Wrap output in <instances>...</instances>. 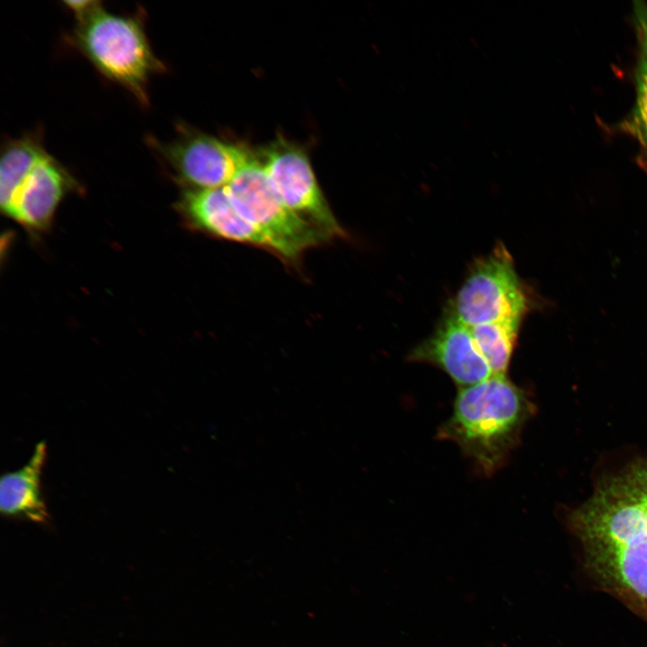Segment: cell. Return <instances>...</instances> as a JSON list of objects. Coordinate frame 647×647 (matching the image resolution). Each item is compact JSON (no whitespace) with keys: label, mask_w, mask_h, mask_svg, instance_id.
Returning <instances> with one entry per match:
<instances>
[{"label":"cell","mask_w":647,"mask_h":647,"mask_svg":"<svg viewBox=\"0 0 647 647\" xmlns=\"http://www.w3.org/2000/svg\"><path fill=\"white\" fill-rule=\"evenodd\" d=\"M81 190L74 175L46 151L22 176L2 211L29 232L42 233L49 228L62 200Z\"/></svg>","instance_id":"8"},{"label":"cell","mask_w":647,"mask_h":647,"mask_svg":"<svg viewBox=\"0 0 647 647\" xmlns=\"http://www.w3.org/2000/svg\"><path fill=\"white\" fill-rule=\"evenodd\" d=\"M523 319H505L470 326L474 343L493 376L507 375Z\"/></svg>","instance_id":"12"},{"label":"cell","mask_w":647,"mask_h":647,"mask_svg":"<svg viewBox=\"0 0 647 647\" xmlns=\"http://www.w3.org/2000/svg\"><path fill=\"white\" fill-rule=\"evenodd\" d=\"M235 208L274 244L277 256L289 264L307 249L329 239L282 202L254 152L224 187Z\"/></svg>","instance_id":"4"},{"label":"cell","mask_w":647,"mask_h":647,"mask_svg":"<svg viewBox=\"0 0 647 647\" xmlns=\"http://www.w3.org/2000/svg\"><path fill=\"white\" fill-rule=\"evenodd\" d=\"M46 151L37 133L8 139L4 144L0 160L1 209L8 204L24 173Z\"/></svg>","instance_id":"13"},{"label":"cell","mask_w":647,"mask_h":647,"mask_svg":"<svg viewBox=\"0 0 647 647\" xmlns=\"http://www.w3.org/2000/svg\"><path fill=\"white\" fill-rule=\"evenodd\" d=\"M101 2L99 1H66L64 2V4L66 8L71 11L75 16V19H78L90 12L92 9H93L95 6H97Z\"/></svg>","instance_id":"15"},{"label":"cell","mask_w":647,"mask_h":647,"mask_svg":"<svg viewBox=\"0 0 647 647\" xmlns=\"http://www.w3.org/2000/svg\"><path fill=\"white\" fill-rule=\"evenodd\" d=\"M407 359L440 368L459 388L493 376L474 343L470 327L448 308L432 333L416 345Z\"/></svg>","instance_id":"9"},{"label":"cell","mask_w":647,"mask_h":647,"mask_svg":"<svg viewBox=\"0 0 647 647\" xmlns=\"http://www.w3.org/2000/svg\"><path fill=\"white\" fill-rule=\"evenodd\" d=\"M46 456V443L40 441L22 468L2 475L0 510L3 515L38 523L48 519V510L40 490V477Z\"/></svg>","instance_id":"11"},{"label":"cell","mask_w":647,"mask_h":647,"mask_svg":"<svg viewBox=\"0 0 647 647\" xmlns=\"http://www.w3.org/2000/svg\"><path fill=\"white\" fill-rule=\"evenodd\" d=\"M531 411L522 388L507 375L492 376L459 388L437 436L454 442L480 474L491 476L508 461Z\"/></svg>","instance_id":"2"},{"label":"cell","mask_w":647,"mask_h":647,"mask_svg":"<svg viewBox=\"0 0 647 647\" xmlns=\"http://www.w3.org/2000/svg\"><path fill=\"white\" fill-rule=\"evenodd\" d=\"M178 132L172 141L150 137L149 144L182 189L226 187L253 153L243 144L197 129L180 127Z\"/></svg>","instance_id":"6"},{"label":"cell","mask_w":647,"mask_h":647,"mask_svg":"<svg viewBox=\"0 0 647 647\" xmlns=\"http://www.w3.org/2000/svg\"><path fill=\"white\" fill-rule=\"evenodd\" d=\"M574 524L593 558L647 599V464L605 482L578 510Z\"/></svg>","instance_id":"1"},{"label":"cell","mask_w":647,"mask_h":647,"mask_svg":"<svg viewBox=\"0 0 647 647\" xmlns=\"http://www.w3.org/2000/svg\"><path fill=\"white\" fill-rule=\"evenodd\" d=\"M175 206L183 221L193 230L261 248L277 256L271 240L240 214L225 188L182 189Z\"/></svg>","instance_id":"10"},{"label":"cell","mask_w":647,"mask_h":647,"mask_svg":"<svg viewBox=\"0 0 647 647\" xmlns=\"http://www.w3.org/2000/svg\"><path fill=\"white\" fill-rule=\"evenodd\" d=\"M70 42L99 73L148 105L149 80L165 66L152 49L143 13H112L101 3L76 19Z\"/></svg>","instance_id":"3"},{"label":"cell","mask_w":647,"mask_h":647,"mask_svg":"<svg viewBox=\"0 0 647 647\" xmlns=\"http://www.w3.org/2000/svg\"><path fill=\"white\" fill-rule=\"evenodd\" d=\"M530 296L513 259L502 244L475 260L448 307L461 322L474 326L494 321L524 319Z\"/></svg>","instance_id":"5"},{"label":"cell","mask_w":647,"mask_h":647,"mask_svg":"<svg viewBox=\"0 0 647 647\" xmlns=\"http://www.w3.org/2000/svg\"><path fill=\"white\" fill-rule=\"evenodd\" d=\"M257 155L288 209L329 240L346 236L318 182L309 155L301 146L279 136Z\"/></svg>","instance_id":"7"},{"label":"cell","mask_w":647,"mask_h":647,"mask_svg":"<svg viewBox=\"0 0 647 647\" xmlns=\"http://www.w3.org/2000/svg\"><path fill=\"white\" fill-rule=\"evenodd\" d=\"M634 22L638 40V59L635 70V102L625 129L637 139L647 155V5L634 3Z\"/></svg>","instance_id":"14"}]
</instances>
